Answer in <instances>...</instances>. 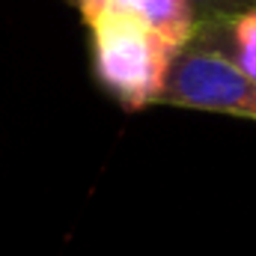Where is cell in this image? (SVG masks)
Returning a JSON list of instances; mask_svg holds the SVG:
<instances>
[{"instance_id": "cell-1", "label": "cell", "mask_w": 256, "mask_h": 256, "mask_svg": "<svg viewBox=\"0 0 256 256\" xmlns=\"http://www.w3.org/2000/svg\"><path fill=\"white\" fill-rule=\"evenodd\" d=\"M98 84L134 114L158 104L176 51L134 9H108L86 21Z\"/></svg>"}, {"instance_id": "cell-2", "label": "cell", "mask_w": 256, "mask_h": 256, "mask_svg": "<svg viewBox=\"0 0 256 256\" xmlns=\"http://www.w3.org/2000/svg\"><path fill=\"white\" fill-rule=\"evenodd\" d=\"M158 104L256 122V80L226 51L194 39L176 54Z\"/></svg>"}, {"instance_id": "cell-3", "label": "cell", "mask_w": 256, "mask_h": 256, "mask_svg": "<svg viewBox=\"0 0 256 256\" xmlns=\"http://www.w3.org/2000/svg\"><path fill=\"white\" fill-rule=\"evenodd\" d=\"M128 9L140 12L143 21L179 54L196 36V12L191 0H128Z\"/></svg>"}, {"instance_id": "cell-4", "label": "cell", "mask_w": 256, "mask_h": 256, "mask_svg": "<svg viewBox=\"0 0 256 256\" xmlns=\"http://www.w3.org/2000/svg\"><path fill=\"white\" fill-rule=\"evenodd\" d=\"M194 12H196V21L200 27L202 24H224V21H232L236 15L254 9L256 0H191Z\"/></svg>"}, {"instance_id": "cell-5", "label": "cell", "mask_w": 256, "mask_h": 256, "mask_svg": "<svg viewBox=\"0 0 256 256\" xmlns=\"http://www.w3.org/2000/svg\"><path fill=\"white\" fill-rule=\"evenodd\" d=\"M84 21H92L96 15L108 12V9H128V0H74Z\"/></svg>"}]
</instances>
